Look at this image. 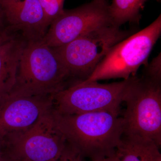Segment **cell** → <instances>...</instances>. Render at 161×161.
I'll list each match as a JSON object with an SVG mask.
<instances>
[{
    "mask_svg": "<svg viewBox=\"0 0 161 161\" xmlns=\"http://www.w3.org/2000/svg\"><path fill=\"white\" fill-rule=\"evenodd\" d=\"M56 125L67 143L82 159L92 161L116 154L125 131L123 117L110 112L62 115L53 109Z\"/></svg>",
    "mask_w": 161,
    "mask_h": 161,
    "instance_id": "1",
    "label": "cell"
},
{
    "mask_svg": "<svg viewBox=\"0 0 161 161\" xmlns=\"http://www.w3.org/2000/svg\"><path fill=\"white\" fill-rule=\"evenodd\" d=\"M71 78L54 48L42 40L26 42L11 92L23 95L53 96L68 87L67 82Z\"/></svg>",
    "mask_w": 161,
    "mask_h": 161,
    "instance_id": "2",
    "label": "cell"
},
{
    "mask_svg": "<svg viewBox=\"0 0 161 161\" xmlns=\"http://www.w3.org/2000/svg\"><path fill=\"white\" fill-rule=\"evenodd\" d=\"M123 135L150 140L161 145V81L131 76L124 98Z\"/></svg>",
    "mask_w": 161,
    "mask_h": 161,
    "instance_id": "3",
    "label": "cell"
},
{
    "mask_svg": "<svg viewBox=\"0 0 161 161\" xmlns=\"http://www.w3.org/2000/svg\"><path fill=\"white\" fill-rule=\"evenodd\" d=\"M161 34V15L150 25L114 45L98 64L89 77L84 80L128 79L136 75L148 58Z\"/></svg>",
    "mask_w": 161,
    "mask_h": 161,
    "instance_id": "4",
    "label": "cell"
},
{
    "mask_svg": "<svg viewBox=\"0 0 161 161\" xmlns=\"http://www.w3.org/2000/svg\"><path fill=\"white\" fill-rule=\"evenodd\" d=\"M131 32L114 25L102 26L70 42L53 47L71 78L86 80L114 45L130 36Z\"/></svg>",
    "mask_w": 161,
    "mask_h": 161,
    "instance_id": "5",
    "label": "cell"
},
{
    "mask_svg": "<svg viewBox=\"0 0 161 161\" xmlns=\"http://www.w3.org/2000/svg\"><path fill=\"white\" fill-rule=\"evenodd\" d=\"M131 78L108 84L78 81L53 95V110L62 115L98 112L119 114Z\"/></svg>",
    "mask_w": 161,
    "mask_h": 161,
    "instance_id": "6",
    "label": "cell"
},
{
    "mask_svg": "<svg viewBox=\"0 0 161 161\" xmlns=\"http://www.w3.org/2000/svg\"><path fill=\"white\" fill-rule=\"evenodd\" d=\"M52 111L29 130L1 139L3 155L19 161H52L63 155L68 145Z\"/></svg>",
    "mask_w": 161,
    "mask_h": 161,
    "instance_id": "7",
    "label": "cell"
},
{
    "mask_svg": "<svg viewBox=\"0 0 161 161\" xmlns=\"http://www.w3.org/2000/svg\"><path fill=\"white\" fill-rule=\"evenodd\" d=\"M108 0H92L75 9L64 10L49 26L42 41L51 47L70 42L102 26L113 25Z\"/></svg>",
    "mask_w": 161,
    "mask_h": 161,
    "instance_id": "8",
    "label": "cell"
},
{
    "mask_svg": "<svg viewBox=\"0 0 161 161\" xmlns=\"http://www.w3.org/2000/svg\"><path fill=\"white\" fill-rule=\"evenodd\" d=\"M53 96L23 95L13 92L0 95V138L29 130L51 112Z\"/></svg>",
    "mask_w": 161,
    "mask_h": 161,
    "instance_id": "9",
    "label": "cell"
},
{
    "mask_svg": "<svg viewBox=\"0 0 161 161\" xmlns=\"http://www.w3.org/2000/svg\"><path fill=\"white\" fill-rule=\"evenodd\" d=\"M9 28L27 42L43 40L50 25L39 0H0Z\"/></svg>",
    "mask_w": 161,
    "mask_h": 161,
    "instance_id": "10",
    "label": "cell"
},
{
    "mask_svg": "<svg viewBox=\"0 0 161 161\" xmlns=\"http://www.w3.org/2000/svg\"><path fill=\"white\" fill-rule=\"evenodd\" d=\"M26 42L13 31L0 41V95L11 92L14 86L20 57Z\"/></svg>",
    "mask_w": 161,
    "mask_h": 161,
    "instance_id": "11",
    "label": "cell"
},
{
    "mask_svg": "<svg viewBox=\"0 0 161 161\" xmlns=\"http://www.w3.org/2000/svg\"><path fill=\"white\" fill-rule=\"evenodd\" d=\"M159 148L150 140L123 135L116 154L121 161H161Z\"/></svg>",
    "mask_w": 161,
    "mask_h": 161,
    "instance_id": "12",
    "label": "cell"
},
{
    "mask_svg": "<svg viewBox=\"0 0 161 161\" xmlns=\"http://www.w3.org/2000/svg\"><path fill=\"white\" fill-rule=\"evenodd\" d=\"M149 0H112L109 11L112 24L120 27L127 23H139L141 9Z\"/></svg>",
    "mask_w": 161,
    "mask_h": 161,
    "instance_id": "13",
    "label": "cell"
},
{
    "mask_svg": "<svg viewBox=\"0 0 161 161\" xmlns=\"http://www.w3.org/2000/svg\"><path fill=\"white\" fill-rule=\"evenodd\" d=\"M65 0H39L47 22L51 23L63 13Z\"/></svg>",
    "mask_w": 161,
    "mask_h": 161,
    "instance_id": "14",
    "label": "cell"
},
{
    "mask_svg": "<svg viewBox=\"0 0 161 161\" xmlns=\"http://www.w3.org/2000/svg\"><path fill=\"white\" fill-rule=\"evenodd\" d=\"M142 75L153 80L161 81V53L153 58L150 63L145 64Z\"/></svg>",
    "mask_w": 161,
    "mask_h": 161,
    "instance_id": "15",
    "label": "cell"
},
{
    "mask_svg": "<svg viewBox=\"0 0 161 161\" xmlns=\"http://www.w3.org/2000/svg\"><path fill=\"white\" fill-rule=\"evenodd\" d=\"M52 161H83V159L68 146L65 152L59 158Z\"/></svg>",
    "mask_w": 161,
    "mask_h": 161,
    "instance_id": "16",
    "label": "cell"
},
{
    "mask_svg": "<svg viewBox=\"0 0 161 161\" xmlns=\"http://www.w3.org/2000/svg\"><path fill=\"white\" fill-rule=\"evenodd\" d=\"M93 161H121L117 154Z\"/></svg>",
    "mask_w": 161,
    "mask_h": 161,
    "instance_id": "17",
    "label": "cell"
},
{
    "mask_svg": "<svg viewBox=\"0 0 161 161\" xmlns=\"http://www.w3.org/2000/svg\"><path fill=\"white\" fill-rule=\"evenodd\" d=\"M10 33V31L8 28L3 31L0 32V41L4 39V38H6Z\"/></svg>",
    "mask_w": 161,
    "mask_h": 161,
    "instance_id": "18",
    "label": "cell"
},
{
    "mask_svg": "<svg viewBox=\"0 0 161 161\" xmlns=\"http://www.w3.org/2000/svg\"><path fill=\"white\" fill-rule=\"evenodd\" d=\"M0 161H19L13 159L12 158H9L6 157V156H2V159Z\"/></svg>",
    "mask_w": 161,
    "mask_h": 161,
    "instance_id": "19",
    "label": "cell"
},
{
    "mask_svg": "<svg viewBox=\"0 0 161 161\" xmlns=\"http://www.w3.org/2000/svg\"><path fill=\"white\" fill-rule=\"evenodd\" d=\"M2 156H3V152H2V139L0 138V161L2 159Z\"/></svg>",
    "mask_w": 161,
    "mask_h": 161,
    "instance_id": "20",
    "label": "cell"
},
{
    "mask_svg": "<svg viewBox=\"0 0 161 161\" xmlns=\"http://www.w3.org/2000/svg\"><path fill=\"white\" fill-rule=\"evenodd\" d=\"M0 19H3V12L1 9V6H0Z\"/></svg>",
    "mask_w": 161,
    "mask_h": 161,
    "instance_id": "21",
    "label": "cell"
},
{
    "mask_svg": "<svg viewBox=\"0 0 161 161\" xmlns=\"http://www.w3.org/2000/svg\"><path fill=\"white\" fill-rule=\"evenodd\" d=\"M3 19H0V27H1L2 23H3Z\"/></svg>",
    "mask_w": 161,
    "mask_h": 161,
    "instance_id": "22",
    "label": "cell"
}]
</instances>
